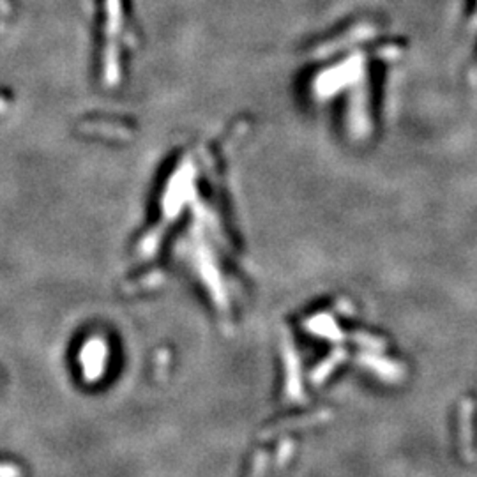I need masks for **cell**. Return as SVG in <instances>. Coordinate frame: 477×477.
I'll list each match as a JSON object with an SVG mask.
<instances>
[{
	"instance_id": "cell-1",
	"label": "cell",
	"mask_w": 477,
	"mask_h": 477,
	"mask_svg": "<svg viewBox=\"0 0 477 477\" xmlns=\"http://www.w3.org/2000/svg\"><path fill=\"white\" fill-rule=\"evenodd\" d=\"M366 58L362 53H354L347 58L345 62H341L337 68L329 69L324 76H320L317 83L318 93H324V95H329L336 90H340L345 85H355L359 78L366 75Z\"/></svg>"
},
{
	"instance_id": "cell-2",
	"label": "cell",
	"mask_w": 477,
	"mask_h": 477,
	"mask_svg": "<svg viewBox=\"0 0 477 477\" xmlns=\"http://www.w3.org/2000/svg\"><path fill=\"white\" fill-rule=\"evenodd\" d=\"M368 85H366V75L355 82V90L350 99V130L355 138H366L372 122H369V108H368Z\"/></svg>"
},
{
	"instance_id": "cell-3",
	"label": "cell",
	"mask_w": 477,
	"mask_h": 477,
	"mask_svg": "<svg viewBox=\"0 0 477 477\" xmlns=\"http://www.w3.org/2000/svg\"><path fill=\"white\" fill-rule=\"evenodd\" d=\"M362 365L368 366L369 369L379 373L380 377H384L385 380H398L402 377V369H399L398 365L394 362H385L384 359H375L372 355H365L361 357Z\"/></svg>"
},
{
	"instance_id": "cell-4",
	"label": "cell",
	"mask_w": 477,
	"mask_h": 477,
	"mask_svg": "<svg viewBox=\"0 0 477 477\" xmlns=\"http://www.w3.org/2000/svg\"><path fill=\"white\" fill-rule=\"evenodd\" d=\"M471 409H472L471 402H465L463 405H461V442H463L467 453L468 446H471Z\"/></svg>"
},
{
	"instance_id": "cell-5",
	"label": "cell",
	"mask_w": 477,
	"mask_h": 477,
	"mask_svg": "<svg viewBox=\"0 0 477 477\" xmlns=\"http://www.w3.org/2000/svg\"><path fill=\"white\" fill-rule=\"evenodd\" d=\"M355 340H357L359 343L365 345V347L375 348V350H382V348H384V343H382L380 340H375V337H372V336H366V334H361V336H355Z\"/></svg>"
}]
</instances>
